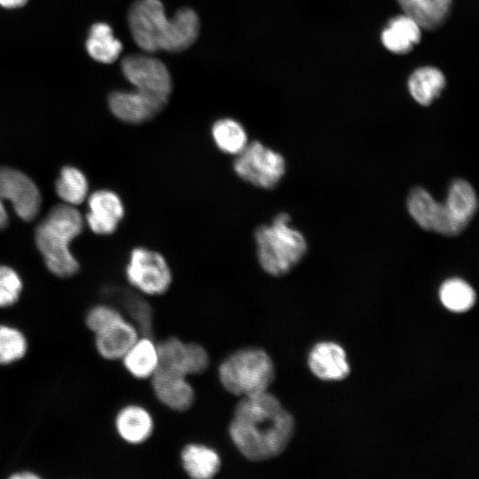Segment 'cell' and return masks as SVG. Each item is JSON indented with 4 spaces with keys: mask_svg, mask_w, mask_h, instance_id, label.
I'll list each match as a JSON object with an SVG mask.
<instances>
[{
    "mask_svg": "<svg viewBox=\"0 0 479 479\" xmlns=\"http://www.w3.org/2000/svg\"><path fill=\"white\" fill-rule=\"evenodd\" d=\"M295 430L293 415L270 390L238 398L227 425L228 438L246 460L275 459L289 445Z\"/></svg>",
    "mask_w": 479,
    "mask_h": 479,
    "instance_id": "cell-1",
    "label": "cell"
},
{
    "mask_svg": "<svg viewBox=\"0 0 479 479\" xmlns=\"http://www.w3.org/2000/svg\"><path fill=\"white\" fill-rule=\"evenodd\" d=\"M129 27L137 45L146 52H178L197 39L200 20L190 8H182L169 19L160 0H136L128 15Z\"/></svg>",
    "mask_w": 479,
    "mask_h": 479,
    "instance_id": "cell-2",
    "label": "cell"
},
{
    "mask_svg": "<svg viewBox=\"0 0 479 479\" xmlns=\"http://www.w3.org/2000/svg\"><path fill=\"white\" fill-rule=\"evenodd\" d=\"M80 212L72 205L54 206L35 229V239L48 270L59 278H69L79 263L69 249L70 241L82 230Z\"/></svg>",
    "mask_w": 479,
    "mask_h": 479,
    "instance_id": "cell-3",
    "label": "cell"
},
{
    "mask_svg": "<svg viewBox=\"0 0 479 479\" xmlns=\"http://www.w3.org/2000/svg\"><path fill=\"white\" fill-rule=\"evenodd\" d=\"M253 237L257 263L271 277L289 273L307 253L304 236L291 226V217L285 212L277 214L268 224H259Z\"/></svg>",
    "mask_w": 479,
    "mask_h": 479,
    "instance_id": "cell-4",
    "label": "cell"
},
{
    "mask_svg": "<svg viewBox=\"0 0 479 479\" xmlns=\"http://www.w3.org/2000/svg\"><path fill=\"white\" fill-rule=\"evenodd\" d=\"M216 376L227 393L240 398L270 390L276 366L265 349L247 345L233 349L220 361Z\"/></svg>",
    "mask_w": 479,
    "mask_h": 479,
    "instance_id": "cell-5",
    "label": "cell"
},
{
    "mask_svg": "<svg viewBox=\"0 0 479 479\" xmlns=\"http://www.w3.org/2000/svg\"><path fill=\"white\" fill-rule=\"evenodd\" d=\"M232 169L240 179L254 187L271 190L285 176L287 163L280 153L259 140H254L234 156Z\"/></svg>",
    "mask_w": 479,
    "mask_h": 479,
    "instance_id": "cell-6",
    "label": "cell"
},
{
    "mask_svg": "<svg viewBox=\"0 0 479 479\" xmlns=\"http://www.w3.org/2000/svg\"><path fill=\"white\" fill-rule=\"evenodd\" d=\"M125 277L133 290L146 297L167 294L173 283V272L166 257L143 246L130 251Z\"/></svg>",
    "mask_w": 479,
    "mask_h": 479,
    "instance_id": "cell-7",
    "label": "cell"
},
{
    "mask_svg": "<svg viewBox=\"0 0 479 479\" xmlns=\"http://www.w3.org/2000/svg\"><path fill=\"white\" fill-rule=\"evenodd\" d=\"M4 200L12 203L24 221L33 220L40 210L41 195L35 184L17 169L0 167V229L8 224Z\"/></svg>",
    "mask_w": 479,
    "mask_h": 479,
    "instance_id": "cell-8",
    "label": "cell"
},
{
    "mask_svg": "<svg viewBox=\"0 0 479 479\" xmlns=\"http://www.w3.org/2000/svg\"><path fill=\"white\" fill-rule=\"evenodd\" d=\"M126 79L145 92L169 98L172 79L168 67L160 59L146 54H130L122 60Z\"/></svg>",
    "mask_w": 479,
    "mask_h": 479,
    "instance_id": "cell-9",
    "label": "cell"
},
{
    "mask_svg": "<svg viewBox=\"0 0 479 479\" xmlns=\"http://www.w3.org/2000/svg\"><path fill=\"white\" fill-rule=\"evenodd\" d=\"M153 396L165 408L185 412L196 402V391L187 375L165 367H159L149 380Z\"/></svg>",
    "mask_w": 479,
    "mask_h": 479,
    "instance_id": "cell-10",
    "label": "cell"
},
{
    "mask_svg": "<svg viewBox=\"0 0 479 479\" xmlns=\"http://www.w3.org/2000/svg\"><path fill=\"white\" fill-rule=\"evenodd\" d=\"M169 98L139 90L114 91L109 95L108 106L119 120L130 124H142L156 117Z\"/></svg>",
    "mask_w": 479,
    "mask_h": 479,
    "instance_id": "cell-11",
    "label": "cell"
},
{
    "mask_svg": "<svg viewBox=\"0 0 479 479\" xmlns=\"http://www.w3.org/2000/svg\"><path fill=\"white\" fill-rule=\"evenodd\" d=\"M114 428L125 444L138 446L147 443L155 431V419L152 412L138 403H129L116 412Z\"/></svg>",
    "mask_w": 479,
    "mask_h": 479,
    "instance_id": "cell-12",
    "label": "cell"
},
{
    "mask_svg": "<svg viewBox=\"0 0 479 479\" xmlns=\"http://www.w3.org/2000/svg\"><path fill=\"white\" fill-rule=\"evenodd\" d=\"M140 335L136 325L123 317L93 334L94 347L101 358L120 361Z\"/></svg>",
    "mask_w": 479,
    "mask_h": 479,
    "instance_id": "cell-13",
    "label": "cell"
},
{
    "mask_svg": "<svg viewBox=\"0 0 479 479\" xmlns=\"http://www.w3.org/2000/svg\"><path fill=\"white\" fill-rule=\"evenodd\" d=\"M90 212L86 216L91 231L100 235L114 232L122 220L125 208L117 193L110 190H98L89 198Z\"/></svg>",
    "mask_w": 479,
    "mask_h": 479,
    "instance_id": "cell-14",
    "label": "cell"
},
{
    "mask_svg": "<svg viewBox=\"0 0 479 479\" xmlns=\"http://www.w3.org/2000/svg\"><path fill=\"white\" fill-rule=\"evenodd\" d=\"M179 463L192 479H213L221 471L223 459L214 446L202 442H188L179 452Z\"/></svg>",
    "mask_w": 479,
    "mask_h": 479,
    "instance_id": "cell-15",
    "label": "cell"
},
{
    "mask_svg": "<svg viewBox=\"0 0 479 479\" xmlns=\"http://www.w3.org/2000/svg\"><path fill=\"white\" fill-rule=\"evenodd\" d=\"M311 373L323 381H340L350 372L345 350L339 344L323 342L316 344L308 357Z\"/></svg>",
    "mask_w": 479,
    "mask_h": 479,
    "instance_id": "cell-16",
    "label": "cell"
},
{
    "mask_svg": "<svg viewBox=\"0 0 479 479\" xmlns=\"http://www.w3.org/2000/svg\"><path fill=\"white\" fill-rule=\"evenodd\" d=\"M133 379L149 381L160 365L158 342L151 335H140L120 360Z\"/></svg>",
    "mask_w": 479,
    "mask_h": 479,
    "instance_id": "cell-17",
    "label": "cell"
},
{
    "mask_svg": "<svg viewBox=\"0 0 479 479\" xmlns=\"http://www.w3.org/2000/svg\"><path fill=\"white\" fill-rule=\"evenodd\" d=\"M444 206L452 220L464 231L477 210L476 193L468 182L456 179L449 187Z\"/></svg>",
    "mask_w": 479,
    "mask_h": 479,
    "instance_id": "cell-18",
    "label": "cell"
},
{
    "mask_svg": "<svg viewBox=\"0 0 479 479\" xmlns=\"http://www.w3.org/2000/svg\"><path fill=\"white\" fill-rule=\"evenodd\" d=\"M420 27L410 17L399 15L389 20L381 34L383 45L394 53H407L420 39Z\"/></svg>",
    "mask_w": 479,
    "mask_h": 479,
    "instance_id": "cell-19",
    "label": "cell"
},
{
    "mask_svg": "<svg viewBox=\"0 0 479 479\" xmlns=\"http://www.w3.org/2000/svg\"><path fill=\"white\" fill-rule=\"evenodd\" d=\"M404 14L421 28L435 29L447 18L452 0H397Z\"/></svg>",
    "mask_w": 479,
    "mask_h": 479,
    "instance_id": "cell-20",
    "label": "cell"
},
{
    "mask_svg": "<svg viewBox=\"0 0 479 479\" xmlns=\"http://www.w3.org/2000/svg\"><path fill=\"white\" fill-rule=\"evenodd\" d=\"M210 134L216 147L221 153L233 157L241 153L249 142L245 127L230 117L216 120L211 127Z\"/></svg>",
    "mask_w": 479,
    "mask_h": 479,
    "instance_id": "cell-21",
    "label": "cell"
},
{
    "mask_svg": "<svg viewBox=\"0 0 479 479\" xmlns=\"http://www.w3.org/2000/svg\"><path fill=\"white\" fill-rule=\"evenodd\" d=\"M86 50L96 61L114 62L122 51V43L114 35L112 27L103 22L95 23L90 29Z\"/></svg>",
    "mask_w": 479,
    "mask_h": 479,
    "instance_id": "cell-22",
    "label": "cell"
},
{
    "mask_svg": "<svg viewBox=\"0 0 479 479\" xmlns=\"http://www.w3.org/2000/svg\"><path fill=\"white\" fill-rule=\"evenodd\" d=\"M444 84L443 73L432 67L416 69L408 80L411 95L422 106L430 105L440 95Z\"/></svg>",
    "mask_w": 479,
    "mask_h": 479,
    "instance_id": "cell-23",
    "label": "cell"
},
{
    "mask_svg": "<svg viewBox=\"0 0 479 479\" xmlns=\"http://www.w3.org/2000/svg\"><path fill=\"white\" fill-rule=\"evenodd\" d=\"M122 311L136 325L142 335L153 336V309L146 296L138 292L121 293Z\"/></svg>",
    "mask_w": 479,
    "mask_h": 479,
    "instance_id": "cell-24",
    "label": "cell"
},
{
    "mask_svg": "<svg viewBox=\"0 0 479 479\" xmlns=\"http://www.w3.org/2000/svg\"><path fill=\"white\" fill-rule=\"evenodd\" d=\"M28 351V340L17 326L0 323V365H11L22 360Z\"/></svg>",
    "mask_w": 479,
    "mask_h": 479,
    "instance_id": "cell-25",
    "label": "cell"
},
{
    "mask_svg": "<svg viewBox=\"0 0 479 479\" xmlns=\"http://www.w3.org/2000/svg\"><path fill=\"white\" fill-rule=\"evenodd\" d=\"M439 297L446 309L461 313L474 306L476 294L473 287L465 280L453 278L442 284L439 289Z\"/></svg>",
    "mask_w": 479,
    "mask_h": 479,
    "instance_id": "cell-26",
    "label": "cell"
},
{
    "mask_svg": "<svg viewBox=\"0 0 479 479\" xmlns=\"http://www.w3.org/2000/svg\"><path fill=\"white\" fill-rule=\"evenodd\" d=\"M58 196L68 205H79L88 193V181L84 174L75 167L61 169L55 185Z\"/></svg>",
    "mask_w": 479,
    "mask_h": 479,
    "instance_id": "cell-27",
    "label": "cell"
},
{
    "mask_svg": "<svg viewBox=\"0 0 479 479\" xmlns=\"http://www.w3.org/2000/svg\"><path fill=\"white\" fill-rule=\"evenodd\" d=\"M123 317L126 316L117 306L100 303L89 309L84 316V325L94 334Z\"/></svg>",
    "mask_w": 479,
    "mask_h": 479,
    "instance_id": "cell-28",
    "label": "cell"
},
{
    "mask_svg": "<svg viewBox=\"0 0 479 479\" xmlns=\"http://www.w3.org/2000/svg\"><path fill=\"white\" fill-rule=\"evenodd\" d=\"M23 283L20 275L11 267L0 265V308L16 304L21 295Z\"/></svg>",
    "mask_w": 479,
    "mask_h": 479,
    "instance_id": "cell-29",
    "label": "cell"
},
{
    "mask_svg": "<svg viewBox=\"0 0 479 479\" xmlns=\"http://www.w3.org/2000/svg\"><path fill=\"white\" fill-rule=\"evenodd\" d=\"M208 350L200 343L187 342L185 372L189 377L201 375L210 366Z\"/></svg>",
    "mask_w": 479,
    "mask_h": 479,
    "instance_id": "cell-30",
    "label": "cell"
},
{
    "mask_svg": "<svg viewBox=\"0 0 479 479\" xmlns=\"http://www.w3.org/2000/svg\"><path fill=\"white\" fill-rule=\"evenodd\" d=\"M41 477L39 474L28 469L15 471L9 475L10 479H38Z\"/></svg>",
    "mask_w": 479,
    "mask_h": 479,
    "instance_id": "cell-31",
    "label": "cell"
},
{
    "mask_svg": "<svg viewBox=\"0 0 479 479\" xmlns=\"http://www.w3.org/2000/svg\"><path fill=\"white\" fill-rule=\"evenodd\" d=\"M27 0H0V5L6 9H15L27 4Z\"/></svg>",
    "mask_w": 479,
    "mask_h": 479,
    "instance_id": "cell-32",
    "label": "cell"
}]
</instances>
